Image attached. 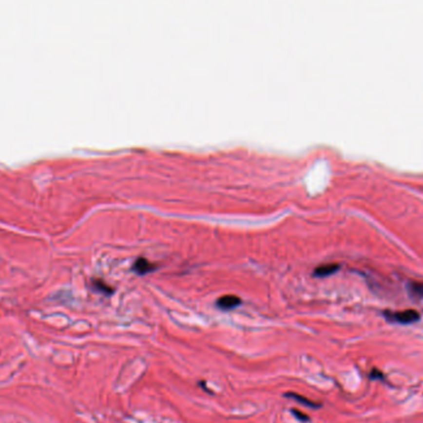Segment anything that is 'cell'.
I'll use <instances>...</instances> for the list:
<instances>
[{"label": "cell", "mask_w": 423, "mask_h": 423, "mask_svg": "<svg viewBox=\"0 0 423 423\" xmlns=\"http://www.w3.org/2000/svg\"><path fill=\"white\" fill-rule=\"evenodd\" d=\"M370 379L371 380H384L385 375L379 369H372L371 372H370Z\"/></svg>", "instance_id": "obj_9"}, {"label": "cell", "mask_w": 423, "mask_h": 423, "mask_svg": "<svg viewBox=\"0 0 423 423\" xmlns=\"http://www.w3.org/2000/svg\"><path fill=\"white\" fill-rule=\"evenodd\" d=\"M340 269L339 264L335 263H329V264H323V265H319L318 268L314 269L313 275L317 277H327V276L333 275V273L337 272Z\"/></svg>", "instance_id": "obj_4"}, {"label": "cell", "mask_w": 423, "mask_h": 423, "mask_svg": "<svg viewBox=\"0 0 423 423\" xmlns=\"http://www.w3.org/2000/svg\"><path fill=\"white\" fill-rule=\"evenodd\" d=\"M285 397H288V399L295 400V401L300 402L301 404H303V406H307V407H311V408H319V407H322L321 404H317V402H313V401H312V400L307 399V397L302 396V395L295 394V392H286V394H285Z\"/></svg>", "instance_id": "obj_5"}, {"label": "cell", "mask_w": 423, "mask_h": 423, "mask_svg": "<svg viewBox=\"0 0 423 423\" xmlns=\"http://www.w3.org/2000/svg\"><path fill=\"white\" fill-rule=\"evenodd\" d=\"M291 412L293 413V416H295L296 418H297V420H300L301 422H308V421L311 420V418L308 417L307 415H306V413H303V412H301V411H298V410H296V408H292L291 410Z\"/></svg>", "instance_id": "obj_8"}, {"label": "cell", "mask_w": 423, "mask_h": 423, "mask_svg": "<svg viewBox=\"0 0 423 423\" xmlns=\"http://www.w3.org/2000/svg\"><path fill=\"white\" fill-rule=\"evenodd\" d=\"M384 317H385L388 322L402 324V326L416 323V322H418L421 319V314L418 313L416 309H404V311L396 312L385 311L384 312Z\"/></svg>", "instance_id": "obj_1"}, {"label": "cell", "mask_w": 423, "mask_h": 423, "mask_svg": "<svg viewBox=\"0 0 423 423\" xmlns=\"http://www.w3.org/2000/svg\"><path fill=\"white\" fill-rule=\"evenodd\" d=\"M241 300L234 295H225L223 297L218 298L217 307L220 308L222 311H231L238 306H240Z\"/></svg>", "instance_id": "obj_2"}, {"label": "cell", "mask_w": 423, "mask_h": 423, "mask_svg": "<svg viewBox=\"0 0 423 423\" xmlns=\"http://www.w3.org/2000/svg\"><path fill=\"white\" fill-rule=\"evenodd\" d=\"M407 291L412 298H416V300H423V282H420V281L408 282Z\"/></svg>", "instance_id": "obj_6"}, {"label": "cell", "mask_w": 423, "mask_h": 423, "mask_svg": "<svg viewBox=\"0 0 423 423\" xmlns=\"http://www.w3.org/2000/svg\"><path fill=\"white\" fill-rule=\"evenodd\" d=\"M155 269L156 266L154 265V264H151L149 260L142 259V257H139L134 263V266H133V270H134V272L137 273V275H146V273L151 272V271H154Z\"/></svg>", "instance_id": "obj_3"}, {"label": "cell", "mask_w": 423, "mask_h": 423, "mask_svg": "<svg viewBox=\"0 0 423 423\" xmlns=\"http://www.w3.org/2000/svg\"><path fill=\"white\" fill-rule=\"evenodd\" d=\"M94 287H96V289H98L99 292H103V293H107V295H110L113 292V289L110 288L108 285H105L104 282L102 281V280H94Z\"/></svg>", "instance_id": "obj_7"}]
</instances>
